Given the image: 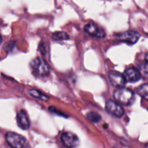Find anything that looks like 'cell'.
Wrapping results in <instances>:
<instances>
[{
	"label": "cell",
	"mask_w": 148,
	"mask_h": 148,
	"mask_svg": "<svg viewBox=\"0 0 148 148\" xmlns=\"http://www.w3.org/2000/svg\"><path fill=\"white\" fill-rule=\"evenodd\" d=\"M106 110L108 114L117 118H121L124 114V108L120 104L114 101H108L106 104Z\"/></svg>",
	"instance_id": "277c9868"
},
{
	"label": "cell",
	"mask_w": 148,
	"mask_h": 148,
	"mask_svg": "<svg viewBox=\"0 0 148 148\" xmlns=\"http://www.w3.org/2000/svg\"><path fill=\"white\" fill-rule=\"evenodd\" d=\"M137 92L142 98L148 101V84H143L139 87L137 89Z\"/></svg>",
	"instance_id": "7c38bea8"
},
{
	"label": "cell",
	"mask_w": 148,
	"mask_h": 148,
	"mask_svg": "<svg viewBox=\"0 0 148 148\" xmlns=\"http://www.w3.org/2000/svg\"><path fill=\"white\" fill-rule=\"evenodd\" d=\"M87 118L89 121L93 123H98L101 121V116L95 112H89L87 115Z\"/></svg>",
	"instance_id": "9a60e30c"
},
{
	"label": "cell",
	"mask_w": 148,
	"mask_h": 148,
	"mask_svg": "<svg viewBox=\"0 0 148 148\" xmlns=\"http://www.w3.org/2000/svg\"><path fill=\"white\" fill-rule=\"evenodd\" d=\"M85 31L90 36L98 38H103L106 36V32L104 30L101 29L93 23H88L85 26Z\"/></svg>",
	"instance_id": "ba28073f"
},
{
	"label": "cell",
	"mask_w": 148,
	"mask_h": 148,
	"mask_svg": "<svg viewBox=\"0 0 148 148\" xmlns=\"http://www.w3.org/2000/svg\"><path fill=\"white\" fill-rule=\"evenodd\" d=\"M140 38V34L134 30H127L120 33L118 36L119 40L125 42L128 44L132 45L137 43Z\"/></svg>",
	"instance_id": "5b68a950"
},
{
	"label": "cell",
	"mask_w": 148,
	"mask_h": 148,
	"mask_svg": "<svg viewBox=\"0 0 148 148\" xmlns=\"http://www.w3.org/2000/svg\"><path fill=\"white\" fill-rule=\"evenodd\" d=\"M108 79L111 85L117 88H124L127 82L123 74L117 71H111L108 73Z\"/></svg>",
	"instance_id": "8992f818"
},
{
	"label": "cell",
	"mask_w": 148,
	"mask_h": 148,
	"mask_svg": "<svg viewBox=\"0 0 148 148\" xmlns=\"http://www.w3.org/2000/svg\"><path fill=\"white\" fill-rule=\"evenodd\" d=\"M123 75L125 78L126 82H136L140 80V79L141 78V75H140L139 70L134 69V68L127 69V70H125Z\"/></svg>",
	"instance_id": "30bf717a"
},
{
	"label": "cell",
	"mask_w": 148,
	"mask_h": 148,
	"mask_svg": "<svg viewBox=\"0 0 148 148\" xmlns=\"http://www.w3.org/2000/svg\"><path fill=\"white\" fill-rule=\"evenodd\" d=\"M63 144L68 148H75L79 145V140L76 134L71 132H64L62 135Z\"/></svg>",
	"instance_id": "52a82bcc"
},
{
	"label": "cell",
	"mask_w": 148,
	"mask_h": 148,
	"mask_svg": "<svg viewBox=\"0 0 148 148\" xmlns=\"http://www.w3.org/2000/svg\"><path fill=\"white\" fill-rule=\"evenodd\" d=\"M53 39L55 40H65L69 38V35L64 31H57L55 32L52 36Z\"/></svg>",
	"instance_id": "4fadbf2b"
},
{
	"label": "cell",
	"mask_w": 148,
	"mask_h": 148,
	"mask_svg": "<svg viewBox=\"0 0 148 148\" xmlns=\"http://www.w3.org/2000/svg\"><path fill=\"white\" fill-rule=\"evenodd\" d=\"M30 66L33 73L39 77L47 76L50 72V68L48 64L43 59L39 57L33 59L30 64Z\"/></svg>",
	"instance_id": "7a4b0ae2"
},
{
	"label": "cell",
	"mask_w": 148,
	"mask_h": 148,
	"mask_svg": "<svg viewBox=\"0 0 148 148\" xmlns=\"http://www.w3.org/2000/svg\"><path fill=\"white\" fill-rule=\"evenodd\" d=\"M116 102L120 105L130 106L134 101V93L127 88H118L114 93Z\"/></svg>",
	"instance_id": "6da1fadb"
},
{
	"label": "cell",
	"mask_w": 148,
	"mask_h": 148,
	"mask_svg": "<svg viewBox=\"0 0 148 148\" xmlns=\"http://www.w3.org/2000/svg\"><path fill=\"white\" fill-rule=\"evenodd\" d=\"M1 42H2V38H1V36H0V43H1Z\"/></svg>",
	"instance_id": "e0dca14e"
},
{
	"label": "cell",
	"mask_w": 148,
	"mask_h": 148,
	"mask_svg": "<svg viewBox=\"0 0 148 148\" xmlns=\"http://www.w3.org/2000/svg\"><path fill=\"white\" fill-rule=\"evenodd\" d=\"M145 60H146V62H147L148 63V53L146 54V56H145Z\"/></svg>",
	"instance_id": "2e32d148"
},
{
	"label": "cell",
	"mask_w": 148,
	"mask_h": 148,
	"mask_svg": "<svg viewBox=\"0 0 148 148\" xmlns=\"http://www.w3.org/2000/svg\"><path fill=\"white\" fill-rule=\"evenodd\" d=\"M28 92L32 97H33V98H37V99L40 100V101H47L49 100V96H47V95L43 94V92H40V91L38 90L31 89L28 91Z\"/></svg>",
	"instance_id": "8fae6325"
},
{
	"label": "cell",
	"mask_w": 148,
	"mask_h": 148,
	"mask_svg": "<svg viewBox=\"0 0 148 148\" xmlns=\"http://www.w3.org/2000/svg\"><path fill=\"white\" fill-rule=\"evenodd\" d=\"M6 141L12 148H27V141L23 136L14 132H7Z\"/></svg>",
	"instance_id": "3957f363"
},
{
	"label": "cell",
	"mask_w": 148,
	"mask_h": 148,
	"mask_svg": "<svg viewBox=\"0 0 148 148\" xmlns=\"http://www.w3.org/2000/svg\"><path fill=\"white\" fill-rule=\"evenodd\" d=\"M139 72H140L141 77L143 76L145 78H148V63L147 62H143L139 65Z\"/></svg>",
	"instance_id": "5bb4252c"
},
{
	"label": "cell",
	"mask_w": 148,
	"mask_h": 148,
	"mask_svg": "<svg viewBox=\"0 0 148 148\" xmlns=\"http://www.w3.org/2000/svg\"><path fill=\"white\" fill-rule=\"evenodd\" d=\"M17 122L18 127L23 130H28L29 127H30V120H29L28 116H27V113L24 110H21L17 114Z\"/></svg>",
	"instance_id": "9c48e42d"
}]
</instances>
